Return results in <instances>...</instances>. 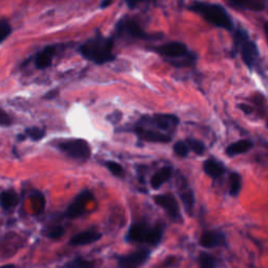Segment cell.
I'll use <instances>...</instances> for the list:
<instances>
[{
    "label": "cell",
    "mask_w": 268,
    "mask_h": 268,
    "mask_svg": "<svg viewBox=\"0 0 268 268\" xmlns=\"http://www.w3.org/2000/svg\"><path fill=\"white\" fill-rule=\"evenodd\" d=\"M114 46L115 42L113 38L98 35L84 42L80 47L79 52L85 59L102 65L116 59L114 55Z\"/></svg>",
    "instance_id": "6da1fadb"
},
{
    "label": "cell",
    "mask_w": 268,
    "mask_h": 268,
    "mask_svg": "<svg viewBox=\"0 0 268 268\" xmlns=\"http://www.w3.org/2000/svg\"><path fill=\"white\" fill-rule=\"evenodd\" d=\"M188 10L200 15L207 22L214 27L227 31H233L234 29L230 14L221 5L196 2L191 4L188 7Z\"/></svg>",
    "instance_id": "7a4b0ae2"
},
{
    "label": "cell",
    "mask_w": 268,
    "mask_h": 268,
    "mask_svg": "<svg viewBox=\"0 0 268 268\" xmlns=\"http://www.w3.org/2000/svg\"><path fill=\"white\" fill-rule=\"evenodd\" d=\"M164 229L162 226L150 227L147 223H133L129 228L126 239L129 242L148 243L150 245H158L163 238Z\"/></svg>",
    "instance_id": "3957f363"
},
{
    "label": "cell",
    "mask_w": 268,
    "mask_h": 268,
    "mask_svg": "<svg viewBox=\"0 0 268 268\" xmlns=\"http://www.w3.org/2000/svg\"><path fill=\"white\" fill-rule=\"evenodd\" d=\"M235 51L240 52L244 64L250 70H253L258 59H259V50L255 41H253L249 33L242 28H238L234 35Z\"/></svg>",
    "instance_id": "277c9868"
},
{
    "label": "cell",
    "mask_w": 268,
    "mask_h": 268,
    "mask_svg": "<svg viewBox=\"0 0 268 268\" xmlns=\"http://www.w3.org/2000/svg\"><path fill=\"white\" fill-rule=\"evenodd\" d=\"M116 31H117V34L119 36L129 37V38H132V39L145 40V41L160 40L164 37V34H162V33L150 34V33L145 32L136 20L128 18V17L122 18L118 22Z\"/></svg>",
    "instance_id": "5b68a950"
},
{
    "label": "cell",
    "mask_w": 268,
    "mask_h": 268,
    "mask_svg": "<svg viewBox=\"0 0 268 268\" xmlns=\"http://www.w3.org/2000/svg\"><path fill=\"white\" fill-rule=\"evenodd\" d=\"M58 148L72 159L79 161H87L92 155V148L84 140H65L58 144Z\"/></svg>",
    "instance_id": "8992f818"
},
{
    "label": "cell",
    "mask_w": 268,
    "mask_h": 268,
    "mask_svg": "<svg viewBox=\"0 0 268 268\" xmlns=\"http://www.w3.org/2000/svg\"><path fill=\"white\" fill-rule=\"evenodd\" d=\"M147 50L152 51L165 58L174 59V60H181V58L184 59L192 55L186 44L178 41L168 42L166 44H162V46L148 48Z\"/></svg>",
    "instance_id": "52a82bcc"
},
{
    "label": "cell",
    "mask_w": 268,
    "mask_h": 268,
    "mask_svg": "<svg viewBox=\"0 0 268 268\" xmlns=\"http://www.w3.org/2000/svg\"><path fill=\"white\" fill-rule=\"evenodd\" d=\"M154 203L161 207L167 215L172 219L174 222H181L182 221V214L180 210V205H178L176 198L173 194L167 193V194H160L155 195L153 197Z\"/></svg>",
    "instance_id": "ba28073f"
},
{
    "label": "cell",
    "mask_w": 268,
    "mask_h": 268,
    "mask_svg": "<svg viewBox=\"0 0 268 268\" xmlns=\"http://www.w3.org/2000/svg\"><path fill=\"white\" fill-rule=\"evenodd\" d=\"M181 123L180 119H178L174 115H155L152 117H143L141 121L138 123V125L148 124L156 127L158 129L167 131L169 129L177 127V125Z\"/></svg>",
    "instance_id": "9c48e42d"
},
{
    "label": "cell",
    "mask_w": 268,
    "mask_h": 268,
    "mask_svg": "<svg viewBox=\"0 0 268 268\" xmlns=\"http://www.w3.org/2000/svg\"><path fill=\"white\" fill-rule=\"evenodd\" d=\"M94 200V195L91 191H83L81 192L73 201V204L69 207L66 211V217L71 219L77 218L81 216L87 207V205Z\"/></svg>",
    "instance_id": "30bf717a"
},
{
    "label": "cell",
    "mask_w": 268,
    "mask_h": 268,
    "mask_svg": "<svg viewBox=\"0 0 268 268\" xmlns=\"http://www.w3.org/2000/svg\"><path fill=\"white\" fill-rule=\"evenodd\" d=\"M134 132H136L138 138L144 142L168 144L172 141V137L169 136V134L156 131V130H151V129L139 126V125H137L136 128H134Z\"/></svg>",
    "instance_id": "8fae6325"
},
{
    "label": "cell",
    "mask_w": 268,
    "mask_h": 268,
    "mask_svg": "<svg viewBox=\"0 0 268 268\" xmlns=\"http://www.w3.org/2000/svg\"><path fill=\"white\" fill-rule=\"evenodd\" d=\"M150 257V251L140 250L119 259L120 268H140Z\"/></svg>",
    "instance_id": "7c38bea8"
},
{
    "label": "cell",
    "mask_w": 268,
    "mask_h": 268,
    "mask_svg": "<svg viewBox=\"0 0 268 268\" xmlns=\"http://www.w3.org/2000/svg\"><path fill=\"white\" fill-rule=\"evenodd\" d=\"M199 243L203 248L213 249L226 245V237L222 233L217 231H209L205 232L200 237Z\"/></svg>",
    "instance_id": "4fadbf2b"
},
{
    "label": "cell",
    "mask_w": 268,
    "mask_h": 268,
    "mask_svg": "<svg viewBox=\"0 0 268 268\" xmlns=\"http://www.w3.org/2000/svg\"><path fill=\"white\" fill-rule=\"evenodd\" d=\"M229 6L237 10H249L252 12H262L266 8V3L262 0H231Z\"/></svg>",
    "instance_id": "5bb4252c"
},
{
    "label": "cell",
    "mask_w": 268,
    "mask_h": 268,
    "mask_svg": "<svg viewBox=\"0 0 268 268\" xmlns=\"http://www.w3.org/2000/svg\"><path fill=\"white\" fill-rule=\"evenodd\" d=\"M102 234L97 231H86L74 236L70 242L74 247H81V245H88L97 242L101 239Z\"/></svg>",
    "instance_id": "9a60e30c"
},
{
    "label": "cell",
    "mask_w": 268,
    "mask_h": 268,
    "mask_svg": "<svg viewBox=\"0 0 268 268\" xmlns=\"http://www.w3.org/2000/svg\"><path fill=\"white\" fill-rule=\"evenodd\" d=\"M56 54V47L55 46H50L47 47L46 49H43L35 59V65L38 70H44L48 69L49 66H51L53 62V58Z\"/></svg>",
    "instance_id": "2e32d148"
},
{
    "label": "cell",
    "mask_w": 268,
    "mask_h": 268,
    "mask_svg": "<svg viewBox=\"0 0 268 268\" xmlns=\"http://www.w3.org/2000/svg\"><path fill=\"white\" fill-rule=\"evenodd\" d=\"M253 147H254V143L252 141L241 140L228 146V148L226 149V154L229 156V158H235L237 155L248 153L250 150L253 149Z\"/></svg>",
    "instance_id": "e0dca14e"
},
{
    "label": "cell",
    "mask_w": 268,
    "mask_h": 268,
    "mask_svg": "<svg viewBox=\"0 0 268 268\" xmlns=\"http://www.w3.org/2000/svg\"><path fill=\"white\" fill-rule=\"evenodd\" d=\"M172 173H173V170L171 167H164L160 169L151 178L150 185L152 189L154 190L161 189L164 184L170 181V178L172 177Z\"/></svg>",
    "instance_id": "ac0fdd59"
},
{
    "label": "cell",
    "mask_w": 268,
    "mask_h": 268,
    "mask_svg": "<svg viewBox=\"0 0 268 268\" xmlns=\"http://www.w3.org/2000/svg\"><path fill=\"white\" fill-rule=\"evenodd\" d=\"M204 171L207 175H209L212 178H218L221 175L225 174L226 167L223 164L217 162L214 159H210L205 162L204 164Z\"/></svg>",
    "instance_id": "d6986e66"
},
{
    "label": "cell",
    "mask_w": 268,
    "mask_h": 268,
    "mask_svg": "<svg viewBox=\"0 0 268 268\" xmlns=\"http://www.w3.org/2000/svg\"><path fill=\"white\" fill-rule=\"evenodd\" d=\"M18 203V196L14 190H7L0 195V206L5 210L14 208Z\"/></svg>",
    "instance_id": "ffe728a7"
},
{
    "label": "cell",
    "mask_w": 268,
    "mask_h": 268,
    "mask_svg": "<svg viewBox=\"0 0 268 268\" xmlns=\"http://www.w3.org/2000/svg\"><path fill=\"white\" fill-rule=\"evenodd\" d=\"M181 199L183 201V205L187 211V213H192L194 210V206H195V195L193 193V191L191 189H186L183 190L180 193Z\"/></svg>",
    "instance_id": "44dd1931"
},
{
    "label": "cell",
    "mask_w": 268,
    "mask_h": 268,
    "mask_svg": "<svg viewBox=\"0 0 268 268\" xmlns=\"http://www.w3.org/2000/svg\"><path fill=\"white\" fill-rule=\"evenodd\" d=\"M242 189V177L239 173L233 172L230 175V195L238 197Z\"/></svg>",
    "instance_id": "7402d4cb"
},
{
    "label": "cell",
    "mask_w": 268,
    "mask_h": 268,
    "mask_svg": "<svg viewBox=\"0 0 268 268\" xmlns=\"http://www.w3.org/2000/svg\"><path fill=\"white\" fill-rule=\"evenodd\" d=\"M186 144L189 148L190 151H193L195 154L197 155H204L205 152H206V145L200 142L198 140H195V139H188L186 141Z\"/></svg>",
    "instance_id": "603a6c76"
},
{
    "label": "cell",
    "mask_w": 268,
    "mask_h": 268,
    "mask_svg": "<svg viewBox=\"0 0 268 268\" xmlns=\"http://www.w3.org/2000/svg\"><path fill=\"white\" fill-rule=\"evenodd\" d=\"M25 134L27 138H30L34 142H38L46 137V131H44V129H41L39 127H32V128L26 129Z\"/></svg>",
    "instance_id": "cb8c5ba5"
},
{
    "label": "cell",
    "mask_w": 268,
    "mask_h": 268,
    "mask_svg": "<svg viewBox=\"0 0 268 268\" xmlns=\"http://www.w3.org/2000/svg\"><path fill=\"white\" fill-rule=\"evenodd\" d=\"M200 268H216L215 258L207 253H201L199 256Z\"/></svg>",
    "instance_id": "d4e9b609"
},
{
    "label": "cell",
    "mask_w": 268,
    "mask_h": 268,
    "mask_svg": "<svg viewBox=\"0 0 268 268\" xmlns=\"http://www.w3.org/2000/svg\"><path fill=\"white\" fill-rule=\"evenodd\" d=\"M173 150H174V153L178 156V158H182V159L187 158V156L189 155V152H190L186 142H183V141L176 142L173 146Z\"/></svg>",
    "instance_id": "484cf974"
},
{
    "label": "cell",
    "mask_w": 268,
    "mask_h": 268,
    "mask_svg": "<svg viewBox=\"0 0 268 268\" xmlns=\"http://www.w3.org/2000/svg\"><path fill=\"white\" fill-rule=\"evenodd\" d=\"M12 33L10 22L7 19H0V43H3Z\"/></svg>",
    "instance_id": "4316f807"
},
{
    "label": "cell",
    "mask_w": 268,
    "mask_h": 268,
    "mask_svg": "<svg viewBox=\"0 0 268 268\" xmlns=\"http://www.w3.org/2000/svg\"><path fill=\"white\" fill-rule=\"evenodd\" d=\"M106 167H107V169L111 172V174L117 176V177L123 178V177L125 176L124 168H123L119 163H116V162H113V161H109V162H106Z\"/></svg>",
    "instance_id": "83f0119b"
},
{
    "label": "cell",
    "mask_w": 268,
    "mask_h": 268,
    "mask_svg": "<svg viewBox=\"0 0 268 268\" xmlns=\"http://www.w3.org/2000/svg\"><path fill=\"white\" fill-rule=\"evenodd\" d=\"M66 268H94V262L79 258L67 264Z\"/></svg>",
    "instance_id": "f1b7e54d"
},
{
    "label": "cell",
    "mask_w": 268,
    "mask_h": 268,
    "mask_svg": "<svg viewBox=\"0 0 268 268\" xmlns=\"http://www.w3.org/2000/svg\"><path fill=\"white\" fill-rule=\"evenodd\" d=\"M12 123L13 121L12 118L9 116V114H7L3 108H0V126L7 127L12 125Z\"/></svg>",
    "instance_id": "f546056e"
},
{
    "label": "cell",
    "mask_w": 268,
    "mask_h": 268,
    "mask_svg": "<svg viewBox=\"0 0 268 268\" xmlns=\"http://www.w3.org/2000/svg\"><path fill=\"white\" fill-rule=\"evenodd\" d=\"M64 235V229L61 227H57L54 230H52L49 234V237L52 239H59Z\"/></svg>",
    "instance_id": "4dcf8cb0"
},
{
    "label": "cell",
    "mask_w": 268,
    "mask_h": 268,
    "mask_svg": "<svg viewBox=\"0 0 268 268\" xmlns=\"http://www.w3.org/2000/svg\"><path fill=\"white\" fill-rule=\"evenodd\" d=\"M239 108L243 111L245 115L250 116V115H252L254 113V109L251 106L247 105V104H239Z\"/></svg>",
    "instance_id": "1f68e13d"
},
{
    "label": "cell",
    "mask_w": 268,
    "mask_h": 268,
    "mask_svg": "<svg viewBox=\"0 0 268 268\" xmlns=\"http://www.w3.org/2000/svg\"><path fill=\"white\" fill-rule=\"evenodd\" d=\"M264 33H265V36H266V39H267V42H268V21H266L264 24Z\"/></svg>",
    "instance_id": "d6a6232c"
},
{
    "label": "cell",
    "mask_w": 268,
    "mask_h": 268,
    "mask_svg": "<svg viewBox=\"0 0 268 268\" xmlns=\"http://www.w3.org/2000/svg\"><path fill=\"white\" fill-rule=\"evenodd\" d=\"M110 5H113V3H111V2H104V3L101 4V8H102V9H105V8L109 7Z\"/></svg>",
    "instance_id": "836d02e7"
},
{
    "label": "cell",
    "mask_w": 268,
    "mask_h": 268,
    "mask_svg": "<svg viewBox=\"0 0 268 268\" xmlns=\"http://www.w3.org/2000/svg\"><path fill=\"white\" fill-rule=\"evenodd\" d=\"M0 268H15V266H14V265H12V264H9V265H5V266L0 267Z\"/></svg>",
    "instance_id": "e575fe53"
},
{
    "label": "cell",
    "mask_w": 268,
    "mask_h": 268,
    "mask_svg": "<svg viewBox=\"0 0 268 268\" xmlns=\"http://www.w3.org/2000/svg\"><path fill=\"white\" fill-rule=\"evenodd\" d=\"M266 125H267V128H268V120H267V123H266Z\"/></svg>",
    "instance_id": "d590c367"
}]
</instances>
